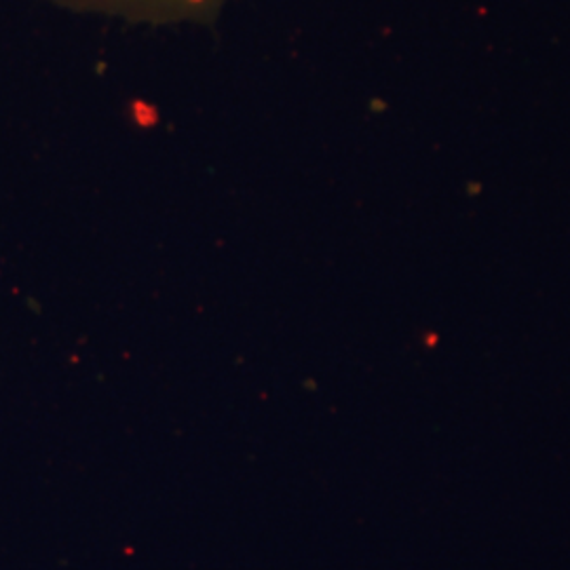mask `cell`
I'll return each mask as SVG.
<instances>
[{"mask_svg":"<svg viewBox=\"0 0 570 570\" xmlns=\"http://www.w3.org/2000/svg\"><path fill=\"white\" fill-rule=\"evenodd\" d=\"M61 9L146 23L214 20L230 0H47Z\"/></svg>","mask_w":570,"mask_h":570,"instance_id":"6da1fadb","label":"cell"}]
</instances>
